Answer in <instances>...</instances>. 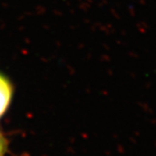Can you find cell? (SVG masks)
Segmentation results:
<instances>
[{
  "mask_svg": "<svg viewBox=\"0 0 156 156\" xmlns=\"http://www.w3.org/2000/svg\"><path fill=\"white\" fill-rule=\"evenodd\" d=\"M7 149V141L2 135V133L0 132V156H4V153Z\"/></svg>",
  "mask_w": 156,
  "mask_h": 156,
  "instance_id": "cell-2",
  "label": "cell"
},
{
  "mask_svg": "<svg viewBox=\"0 0 156 156\" xmlns=\"http://www.w3.org/2000/svg\"><path fill=\"white\" fill-rule=\"evenodd\" d=\"M13 88L8 78L0 73V118L8 110L12 98Z\"/></svg>",
  "mask_w": 156,
  "mask_h": 156,
  "instance_id": "cell-1",
  "label": "cell"
}]
</instances>
